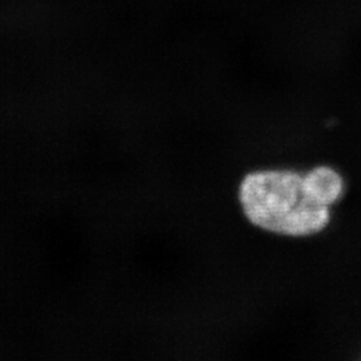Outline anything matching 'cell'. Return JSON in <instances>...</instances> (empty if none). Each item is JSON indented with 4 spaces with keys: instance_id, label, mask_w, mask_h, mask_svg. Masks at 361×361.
I'll return each mask as SVG.
<instances>
[{
    "instance_id": "1",
    "label": "cell",
    "mask_w": 361,
    "mask_h": 361,
    "mask_svg": "<svg viewBox=\"0 0 361 361\" xmlns=\"http://www.w3.org/2000/svg\"><path fill=\"white\" fill-rule=\"evenodd\" d=\"M240 202L253 225L289 237L322 232L331 219L329 207L307 193L304 174L286 169L249 173L240 186Z\"/></svg>"
},
{
    "instance_id": "2",
    "label": "cell",
    "mask_w": 361,
    "mask_h": 361,
    "mask_svg": "<svg viewBox=\"0 0 361 361\" xmlns=\"http://www.w3.org/2000/svg\"><path fill=\"white\" fill-rule=\"evenodd\" d=\"M304 185L310 198L324 207L334 205L344 192L341 176L328 166H319L305 173Z\"/></svg>"
}]
</instances>
